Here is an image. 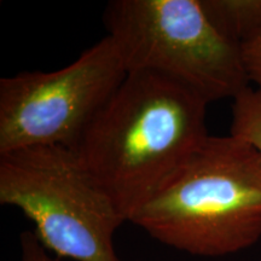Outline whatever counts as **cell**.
I'll list each match as a JSON object with an SVG mask.
<instances>
[{
  "mask_svg": "<svg viewBox=\"0 0 261 261\" xmlns=\"http://www.w3.org/2000/svg\"><path fill=\"white\" fill-rule=\"evenodd\" d=\"M207 100L154 73H127L76 151L127 221L210 137Z\"/></svg>",
  "mask_w": 261,
  "mask_h": 261,
  "instance_id": "obj_1",
  "label": "cell"
},
{
  "mask_svg": "<svg viewBox=\"0 0 261 261\" xmlns=\"http://www.w3.org/2000/svg\"><path fill=\"white\" fill-rule=\"evenodd\" d=\"M129 221L191 255L250 248L261 238V156L232 136H210Z\"/></svg>",
  "mask_w": 261,
  "mask_h": 261,
  "instance_id": "obj_2",
  "label": "cell"
},
{
  "mask_svg": "<svg viewBox=\"0 0 261 261\" xmlns=\"http://www.w3.org/2000/svg\"><path fill=\"white\" fill-rule=\"evenodd\" d=\"M0 203L18 208L60 259L120 261L114 236L127 220L76 150L33 146L0 155Z\"/></svg>",
  "mask_w": 261,
  "mask_h": 261,
  "instance_id": "obj_3",
  "label": "cell"
},
{
  "mask_svg": "<svg viewBox=\"0 0 261 261\" xmlns=\"http://www.w3.org/2000/svg\"><path fill=\"white\" fill-rule=\"evenodd\" d=\"M104 23L127 73L168 77L208 103L249 86L241 46L212 25L201 0H113Z\"/></svg>",
  "mask_w": 261,
  "mask_h": 261,
  "instance_id": "obj_4",
  "label": "cell"
},
{
  "mask_svg": "<svg viewBox=\"0 0 261 261\" xmlns=\"http://www.w3.org/2000/svg\"><path fill=\"white\" fill-rule=\"evenodd\" d=\"M126 75L116 45L106 35L62 69L0 79V155L33 146L76 150Z\"/></svg>",
  "mask_w": 261,
  "mask_h": 261,
  "instance_id": "obj_5",
  "label": "cell"
},
{
  "mask_svg": "<svg viewBox=\"0 0 261 261\" xmlns=\"http://www.w3.org/2000/svg\"><path fill=\"white\" fill-rule=\"evenodd\" d=\"M201 5L212 25L240 46L261 32V0H201Z\"/></svg>",
  "mask_w": 261,
  "mask_h": 261,
  "instance_id": "obj_6",
  "label": "cell"
},
{
  "mask_svg": "<svg viewBox=\"0 0 261 261\" xmlns=\"http://www.w3.org/2000/svg\"><path fill=\"white\" fill-rule=\"evenodd\" d=\"M261 156V91L248 86L233 98L231 135Z\"/></svg>",
  "mask_w": 261,
  "mask_h": 261,
  "instance_id": "obj_7",
  "label": "cell"
},
{
  "mask_svg": "<svg viewBox=\"0 0 261 261\" xmlns=\"http://www.w3.org/2000/svg\"><path fill=\"white\" fill-rule=\"evenodd\" d=\"M241 51L248 79L261 91V32L241 45Z\"/></svg>",
  "mask_w": 261,
  "mask_h": 261,
  "instance_id": "obj_8",
  "label": "cell"
},
{
  "mask_svg": "<svg viewBox=\"0 0 261 261\" xmlns=\"http://www.w3.org/2000/svg\"><path fill=\"white\" fill-rule=\"evenodd\" d=\"M19 242L21 261H61L60 257L51 255L33 231H23L19 237Z\"/></svg>",
  "mask_w": 261,
  "mask_h": 261,
  "instance_id": "obj_9",
  "label": "cell"
}]
</instances>
